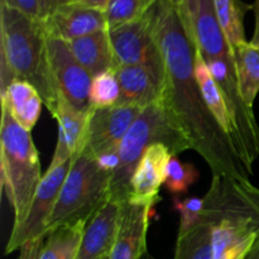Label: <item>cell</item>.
Returning <instances> with one entry per match:
<instances>
[{"mask_svg":"<svg viewBox=\"0 0 259 259\" xmlns=\"http://www.w3.org/2000/svg\"><path fill=\"white\" fill-rule=\"evenodd\" d=\"M147 15L164 62L161 101L171 120L212 174L249 180L252 172L202 98L195 77L196 46L179 4L172 0H157Z\"/></svg>","mask_w":259,"mask_h":259,"instance_id":"6da1fadb","label":"cell"},{"mask_svg":"<svg viewBox=\"0 0 259 259\" xmlns=\"http://www.w3.org/2000/svg\"><path fill=\"white\" fill-rule=\"evenodd\" d=\"M196 224L177 235L174 259H244L259 239V189L214 175Z\"/></svg>","mask_w":259,"mask_h":259,"instance_id":"7a4b0ae2","label":"cell"},{"mask_svg":"<svg viewBox=\"0 0 259 259\" xmlns=\"http://www.w3.org/2000/svg\"><path fill=\"white\" fill-rule=\"evenodd\" d=\"M194 39L196 50L206 62L227 101L234 129L235 148L253 174V164L259 156V125L254 111L240 94L233 48L218 20L214 0L200 2Z\"/></svg>","mask_w":259,"mask_h":259,"instance_id":"3957f363","label":"cell"},{"mask_svg":"<svg viewBox=\"0 0 259 259\" xmlns=\"http://www.w3.org/2000/svg\"><path fill=\"white\" fill-rule=\"evenodd\" d=\"M45 20L0 5V94L14 81L34 86L52 115L58 103L47 53Z\"/></svg>","mask_w":259,"mask_h":259,"instance_id":"277c9868","label":"cell"},{"mask_svg":"<svg viewBox=\"0 0 259 259\" xmlns=\"http://www.w3.org/2000/svg\"><path fill=\"white\" fill-rule=\"evenodd\" d=\"M42 177L39 154L32 134L2 106L0 179L3 191L14 210V225L20 224L27 217Z\"/></svg>","mask_w":259,"mask_h":259,"instance_id":"5b68a950","label":"cell"},{"mask_svg":"<svg viewBox=\"0 0 259 259\" xmlns=\"http://www.w3.org/2000/svg\"><path fill=\"white\" fill-rule=\"evenodd\" d=\"M163 143L175 156L191 149L189 141L171 120L161 100L143 109L119 147V166L110 182V200L121 204L129 194L131 179L146 149Z\"/></svg>","mask_w":259,"mask_h":259,"instance_id":"8992f818","label":"cell"},{"mask_svg":"<svg viewBox=\"0 0 259 259\" xmlns=\"http://www.w3.org/2000/svg\"><path fill=\"white\" fill-rule=\"evenodd\" d=\"M111 177L113 174L101 168L95 157L86 153L73 157L51 219L50 234L63 225L89 222L110 201Z\"/></svg>","mask_w":259,"mask_h":259,"instance_id":"52a82bcc","label":"cell"},{"mask_svg":"<svg viewBox=\"0 0 259 259\" xmlns=\"http://www.w3.org/2000/svg\"><path fill=\"white\" fill-rule=\"evenodd\" d=\"M72 162L73 158L68 159L55 168H48L43 175L25 219L20 224L13 225L12 234L5 248V254L20 249L32 240L48 237L51 219Z\"/></svg>","mask_w":259,"mask_h":259,"instance_id":"ba28073f","label":"cell"},{"mask_svg":"<svg viewBox=\"0 0 259 259\" xmlns=\"http://www.w3.org/2000/svg\"><path fill=\"white\" fill-rule=\"evenodd\" d=\"M47 53L51 76L58 96L82 113L91 110L90 88L93 76L81 66L62 38L48 32Z\"/></svg>","mask_w":259,"mask_h":259,"instance_id":"9c48e42d","label":"cell"},{"mask_svg":"<svg viewBox=\"0 0 259 259\" xmlns=\"http://www.w3.org/2000/svg\"><path fill=\"white\" fill-rule=\"evenodd\" d=\"M142 111V108L131 105L91 109L80 153L96 158L100 154L118 151L121 141Z\"/></svg>","mask_w":259,"mask_h":259,"instance_id":"30bf717a","label":"cell"},{"mask_svg":"<svg viewBox=\"0 0 259 259\" xmlns=\"http://www.w3.org/2000/svg\"><path fill=\"white\" fill-rule=\"evenodd\" d=\"M118 66L147 65L164 70L161 51L154 39L148 15L134 22L108 28Z\"/></svg>","mask_w":259,"mask_h":259,"instance_id":"8fae6325","label":"cell"},{"mask_svg":"<svg viewBox=\"0 0 259 259\" xmlns=\"http://www.w3.org/2000/svg\"><path fill=\"white\" fill-rule=\"evenodd\" d=\"M175 156L163 143H154L146 149L129 184L126 201L153 207L161 200L159 190L164 185L169 159Z\"/></svg>","mask_w":259,"mask_h":259,"instance_id":"7c38bea8","label":"cell"},{"mask_svg":"<svg viewBox=\"0 0 259 259\" xmlns=\"http://www.w3.org/2000/svg\"><path fill=\"white\" fill-rule=\"evenodd\" d=\"M45 23L48 32L66 42L108 29L105 10L73 2H61Z\"/></svg>","mask_w":259,"mask_h":259,"instance_id":"4fadbf2b","label":"cell"},{"mask_svg":"<svg viewBox=\"0 0 259 259\" xmlns=\"http://www.w3.org/2000/svg\"><path fill=\"white\" fill-rule=\"evenodd\" d=\"M114 71L120 86L118 105L144 109L162 99L164 70L153 66L132 65L118 66Z\"/></svg>","mask_w":259,"mask_h":259,"instance_id":"5bb4252c","label":"cell"},{"mask_svg":"<svg viewBox=\"0 0 259 259\" xmlns=\"http://www.w3.org/2000/svg\"><path fill=\"white\" fill-rule=\"evenodd\" d=\"M153 207L121 202L118 232L109 259H142L147 253V233Z\"/></svg>","mask_w":259,"mask_h":259,"instance_id":"9a60e30c","label":"cell"},{"mask_svg":"<svg viewBox=\"0 0 259 259\" xmlns=\"http://www.w3.org/2000/svg\"><path fill=\"white\" fill-rule=\"evenodd\" d=\"M120 204L108 201L88 222L76 259H104L110 255L118 232Z\"/></svg>","mask_w":259,"mask_h":259,"instance_id":"2e32d148","label":"cell"},{"mask_svg":"<svg viewBox=\"0 0 259 259\" xmlns=\"http://www.w3.org/2000/svg\"><path fill=\"white\" fill-rule=\"evenodd\" d=\"M90 111L82 113L76 110L60 96L55 113L52 114L58 124V138L48 168H55L80 153Z\"/></svg>","mask_w":259,"mask_h":259,"instance_id":"e0dca14e","label":"cell"},{"mask_svg":"<svg viewBox=\"0 0 259 259\" xmlns=\"http://www.w3.org/2000/svg\"><path fill=\"white\" fill-rule=\"evenodd\" d=\"M67 43L76 60L93 77L116 67L108 29L99 30Z\"/></svg>","mask_w":259,"mask_h":259,"instance_id":"ac0fdd59","label":"cell"},{"mask_svg":"<svg viewBox=\"0 0 259 259\" xmlns=\"http://www.w3.org/2000/svg\"><path fill=\"white\" fill-rule=\"evenodd\" d=\"M4 106L14 120L25 131L32 132L42 111L43 100L39 93L27 81H14L0 94Z\"/></svg>","mask_w":259,"mask_h":259,"instance_id":"d6986e66","label":"cell"},{"mask_svg":"<svg viewBox=\"0 0 259 259\" xmlns=\"http://www.w3.org/2000/svg\"><path fill=\"white\" fill-rule=\"evenodd\" d=\"M195 77H196L202 98H204L209 110L211 111L223 131L232 138L233 143H234V129H233V121L230 118L227 101H225L224 95L220 91L218 83L215 82L206 62L197 50L196 55H195Z\"/></svg>","mask_w":259,"mask_h":259,"instance_id":"ffe728a7","label":"cell"},{"mask_svg":"<svg viewBox=\"0 0 259 259\" xmlns=\"http://www.w3.org/2000/svg\"><path fill=\"white\" fill-rule=\"evenodd\" d=\"M240 94L249 108L253 109L259 93V50L250 42L239 43L233 47Z\"/></svg>","mask_w":259,"mask_h":259,"instance_id":"44dd1931","label":"cell"},{"mask_svg":"<svg viewBox=\"0 0 259 259\" xmlns=\"http://www.w3.org/2000/svg\"><path fill=\"white\" fill-rule=\"evenodd\" d=\"M86 224L81 220L53 230L46 238L39 259H76Z\"/></svg>","mask_w":259,"mask_h":259,"instance_id":"7402d4cb","label":"cell"},{"mask_svg":"<svg viewBox=\"0 0 259 259\" xmlns=\"http://www.w3.org/2000/svg\"><path fill=\"white\" fill-rule=\"evenodd\" d=\"M218 20L227 35L232 48L245 42L244 15L252 5H247L240 0H214Z\"/></svg>","mask_w":259,"mask_h":259,"instance_id":"603a6c76","label":"cell"},{"mask_svg":"<svg viewBox=\"0 0 259 259\" xmlns=\"http://www.w3.org/2000/svg\"><path fill=\"white\" fill-rule=\"evenodd\" d=\"M156 2L157 0H109L105 8L108 28L141 19Z\"/></svg>","mask_w":259,"mask_h":259,"instance_id":"cb8c5ba5","label":"cell"},{"mask_svg":"<svg viewBox=\"0 0 259 259\" xmlns=\"http://www.w3.org/2000/svg\"><path fill=\"white\" fill-rule=\"evenodd\" d=\"M120 99V86L115 71H105L94 76L90 88L91 108H110L118 105Z\"/></svg>","mask_w":259,"mask_h":259,"instance_id":"d4e9b609","label":"cell"},{"mask_svg":"<svg viewBox=\"0 0 259 259\" xmlns=\"http://www.w3.org/2000/svg\"><path fill=\"white\" fill-rule=\"evenodd\" d=\"M199 179V171L191 163L181 162L177 156H172L167 167V176L164 181L167 191L172 195H185L189 192L190 187Z\"/></svg>","mask_w":259,"mask_h":259,"instance_id":"484cf974","label":"cell"},{"mask_svg":"<svg viewBox=\"0 0 259 259\" xmlns=\"http://www.w3.org/2000/svg\"><path fill=\"white\" fill-rule=\"evenodd\" d=\"M204 197H185V199H175L174 207L180 214V229L179 234L186 233L191 229L197 220L200 219L202 209H204Z\"/></svg>","mask_w":259,"mask_h":259,"instance_id":"4316f807","label":"cell"},{"mask_svg":"<svg viewBox=\"0 0 259 259\" xmlns=\"http://www.w3.org/2000/svg\"><path fill=\"white\" fill-rule=\"evenodd\" d=\"M0 5H5L18 12H22L23 14L34 19H47V13L42 0H0Z\"/></svg>","mask_w":259,"mask_h":259,"instance_id":"83f0119b","label":"cell"},{"mask_svg":"<svg viewBox=\"0 0 259 259\" xmlns=\"http://www.w3.org/2000/svg\"><path fill=\"white\" fill-rule=\"evenodd\" d=\"M200 2H201V0H180V4H179L182 15H184L186 27L187 29H189L190 34H191L192 39H194L195 19H196L197 12H199Z\"/></svg>","mask_w":259,"mask_h":259,"instance_id":"f1b7e54d","label":"cell"},{"mask_svg":"<svg viewBox=\"0 0 259 259\" xmlns=\"http://www.w3.org/2000/svg\"><path fill=\"white\" fill-rule=\"evenodd\" d=\"M46 242V238L32 240L20 248L19 259H39V254L42 252L43 244Z\"/></svg>","mask_w":259,"mask_h":259,"instance_id":"f546056e","label":"cell"},{"mask_svg":"<svg viewBox=\"0 0 259 259\" xmlns=\"http://www.w3.org/2000/svg\"><path fill=\"white\" fill-rule=\"evenodd\" d=\"M252 10L254 12L255 27H254V34H253L252 40H249V42L259 50V0H255L254 4L252 5Z\"/></svg>","mask_w":259,"mask_h":259,"instance_id":"4dcf8cb0","label":"cell"},{"mask_svg":"<svg viewBox=\"0 0 259 259\" xmlns=\"http://www.w3.org/2000/svg\"><path fill=\"white\" fill-rule=\"evenodd\" d=\"M65 2L78 3V4L86 5V7H91V8H96V9L105 10L109 0H65Z\"/></svg>","mask_w":259,"mask_h":259,"instance_id":"1f68e13d","label":"cell"},{"mask_svg":"<svg viewBox=\"0 0 259 259\" xmlns=\"http://www.w3.org/2000/svg\"><path fill=\"white\" fill-rule=\"evenodd\" d=\"M42 2H43V5H45V9H46V13H47V18H48L51 13L53 12V9H55V8L57 7L62 0H42Z\"/></svg>","mask_w":259,"mask_h":259,"instance_id":"d6a6232c","label":"cell"},{"mask_svg":"<svg viewBox=\"0 0 259 259\" xmlns=\"http://www.w3.org/2000/svg\"><path fill=\"white\" fill-rule=\"evenodd\" d=\"M244 259H259V239L253 245L252 249L248 252V254L245 255Z\"/></svg>","mask_w":259,"mask_h":259,"instance_id":"836d02e7","label":"cell"},{"mask_svg":"<svg viewBox=\"0 0 259 259\" xmlns=\"http://www.w3.org/2000/svg\"><path fill=\"white\" fill-rule=\"evenodd\" d=\"M174 3H176V4H180V0H172Z\"/></svg>","mask_w":259,"mask_h":259,"instance_id":"e575fe53","label":"cell"},{"mask_svg":"<svg viewBox=\"0 0 259 259\" xmlns=\"http://www.w3.org/2000/svg\"><path fill=\"white\" fill-rule=\"evenodd\" d=\"M104 259H109V257H106V258H104Z\"/></svg>","mask_w":259,"mask_h":259,"instance_id":"d590c367","label":"cell"},{"mask_svg":"<svg viewBox=\"0 0 259 259\" xmlns=\"http://www.w3.org/2000/svg\"><path fill=\"white\" fill-rule=\"evenodd\" d=\"M62 2H65V0H62Z\"/></svg>","mask_w":259,"mask_h":259,"instance_id":"8d00e7d4","label":"cell"}]
</instances>
